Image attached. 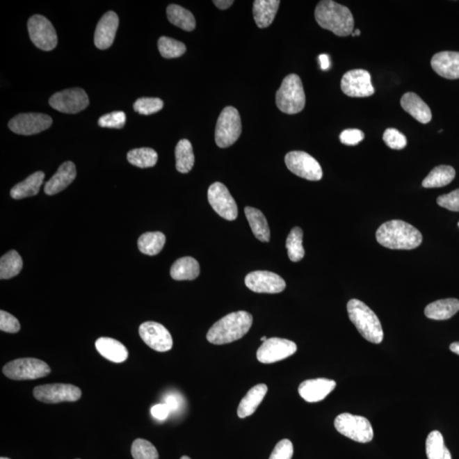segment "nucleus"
<instances>
[{"mask_svg":"<svg viewBox=\"0 0 459 459\" xmlns=\"http://www.w3.org/2000/svg\"><path fill=\"white\" fill-rule=\"evenodd\" d=\"M378 243L390 250H411L422 243L418 229L403 220H390L380 225L376 232Z\"/></svg>","mask_w":459,"mask_h":459,"instance_id":"1","label":"nucleus"},{"mask_svg":"<svg viewBox=\"0 0 459 459\" xmlns=\"http://www.w3.org/2000/svg\"><path fill=\"white\" fill-rule=\"evenodd\" d=\"M252 324L251 314L244 311L230 313L213 325L207 339L218 346L236 341L250 331Z\"/></svg>","mask_w":459,"mask_h":459,"instance_id":"2","label":"nucleus"},{"mask_svg":"<svg viewBox=\"0 0 459 459\" xmlns=\"http://www.w3.org/2000/svg\"><path fill=\"white\" fill-rule=\"evenodd\" d=\"M315 18L319 26L331 31L337 36L351 35L354 30V18L346 6L332 1L323 0L317 5Z\"/></svg>","mask_w":459,"mask_h":459,"instance_id":"3","label":"nucleus"},{"mask_svg":"<svg viewBox=\"0 0 459 459\" xmlns=\"http://www.w3.org/2000/svg\"><path fill=\"white\" fill-rule=\"evenodd\" d=\"M350 320L363 338L371 343L380 344L384 339V331L380 321L369 306L359 300H351L347 305Z\"/></svg>","mask_w":459,"mask_h":459,"instance_id":"4","label":"nucleus"},{"mask_svg":"<svg viewBox=\"0 0 459 459\" xmlns=\"http://www.w3.org/2000/svg\"><path fill=\"white\" fill-rule=\"evenodd\" d=\"M275 104L287 114H296L305 108V94L300 76L289 74L283 79L275 95Z\"/></svg>","mask_w":459,"mask_h":459,"instance_id":"5","label":"nucleus"},{"mask_svg":"<svg viewBox=\"0 0 459 459\" xmlns=\"http://www.w3.org/2000/svg\"><path fill=\"white\" fill-rule=\"evenodd\" d=\"M242 133V122L235 107L227 106L222 111L216 128V143L220 148L234 144Z\"/></svg>","mask_w":459,"mask_h":459,"instance_id":"6","label":"nucleus"},{"mask_svg":"<svg viewBox=\"0 0 459 459\" xmlns=\"http://www.w3.org/2000/svg\"><path fill=\"white\" fill-rule=\"evenodd\" d=\"M47 363L35 358L14 360L3 367V373L13 380H32L44 378L51 373Z\"/></svg>","mask_w":459,"mask_h":459,"instance_id":"7","label":"nucleus"},{"mask_svg":"<svg viewBox=\"0 0 459 459\" xmlns=\"http://www.w3.org/2000/svg\"><path fill=\"white\" fill-rule=\"evenodd\" d=\"M335 426L340 434L357 442H370L373 439L372 424L364 417L344 412L337 417Z\"/></svg>","mask_w":459,"mask_h":459,"instance_id":"8","label":"nucleus"},{"mask_svg":"<svg viewBox=\"0 0 459 459\" xmlns=\"http://www.w3.org/2000/svg\"><path fill=\"white\" fill-rule=\"evenodd\" d=\"M28 29L31 40L38 49L51 51L55 49L58 38L52 23L41 15H34L30 17Z\"/></svg>","mask_w":459,"mask_h":459,"instance_id":"9","label":"nucleus"},{"mask_svg":"<svg viewBox=\"0 0 459 459\" xmlns=\"http://www.w3.org/2000/svg\"><path fill=\"white\" fill-rule=\"evenodd\" d=\"M285 163L292 173L308 181L316 182L323 178L319 163L305 152H289L285 156Z\"/></svg>","mask_w":459,"mask_h":459,"instance_id":"10","label":"nucleus"},{"mask_svg":"<svg viewBox=\"0 0 459 459\" xmlns=\"http://www.w3.org/2000/svg\"><path fill=\"white\" fill-rule=\"evenodd\" d=\"M52 108L60 113L74 114L81 112L89 106L86 92L80 88L56 92L49 101Z\"/></svg>","mask_w":459,"mask_h":459,"instance_id":"11","label":"nucleus"},{"mask_svg":"<svg viewBox=\"0 0 459 459\" xmlns=\"http://www.w3.org/2000/svg\"><path fill=\"white\" fill-rule=\"evenodd\" d=\"M33 396L42 403L54 404L79 401L82 392L75 385L52 384L37 386L33 389Z\"/></svg>","mask_w":459,"mask_h":459,"instance_id":"12","label":"nucleus"},{"mask_svg":"<svg viewBox=\"0 0 459 459\" xmlns=\"http://www.w3.org/2000/svg\"><path fill=\"white\" fill-rule=\"evenodd\" d=\"M208 199L209 204L220 217L230 221L236 219L239 211L236 201L224 184H212L208 191Z\"/></svg>","mask_w":459,"mask_h":459,"instance_id":"13","label":"nucleus"},{"mask_svg":"<svg viewBox=\"0 0 459 459\" xmlns=\"http://www.w3.org/2000/svg\"><path fill=\"white\" fill-rule=\"evenodd\" d=\"M53 120L49 115L38 113L18 114L9 122V129L17 135L33 136L51 128Z\"/></svg>","mask_w":459,"mask_h":459,"instance_id":"14","label":"nucleus"},{"mask_svg":"<svg viewBox=\"0 0 459 459\" xmlns=\"http://www.w3.org/2000/svg\"><path fill=\"white\" fill-rule=\"evenodd\" d=\"M297 351L296 344L291 340L271 338L264 342L257 351L258 361L265 364L280 362Z\"/></svg>","mask_w":459,"mask_h":459,"instance_id":"15","label":"nucleus"},{"mask_svg":"<svg viewBox=\"0 0 459 459\" xmlns=\"http://www.w3.org/2000/svg\"><path fill=\"white\" fill-rule=\"evenodd\" d=\"M341 90L350 97H369L374 94L371 75L362 69L347 72L341 79Z\"/></svg>","mask_w":459,"mask_h":459,"instance_id":"16","label":"nucleus"},{"mask_svg":"<svg viewBox=\"0 0 459 459\" xmlns=\"http://www.w3.org/2000/svg\"><path fill=\"white\" fill-rule=\"evenodd\" d=\"M140 338L152 350L159 352L170 351L173 347V339L168 329L155 321H147L139 328Z\"/></svg>","mask_w":459,"mask_h":459,"instance_id":"17","label":"nucleus"},{"mask_svg":"<svg viewBox=\"0 0 459 459\" xmlns=\"http://www.w3.org/2000/svg\"><path fill=\"white\" fill-rule=\"evenodd\" d=\"M245 284L252 292L278 293L286 288V282L277 274L266 271H256L245 277Z\"/></svg>","mask_w":459,"mask_h":459,"instance_id":"18","label":"nucleus"},{"mask_svg":"<svg viewBox=\"0 0 459 459\" xmlns=\"http://www.w3.org/2000/svg\"><path fill=\"white\" fill-rule=\"evenodd\" d=\"M336 387V382L328 378H315L301 382L298 394L307 403H319L326 398Z\"/></svg>","mask_w":459,"mask_h":459,"instance_id":"19","label":"nucleus"},{"mask_svg":"<svg viewBox=\"0 0 459 459\" xmlns=\"http://www.w3.org/2000/svg\"><path fill=\"white\" fill-rule=\"evenodd\" d=\"M120 19L113 11H108L99 21L95 33V45L99 49H106L113 44Z\"/></svg>","mask_w":459,"mask_h":459,"instance_id":"20","label":"nucleus"},{"mask_svg":"<svg viewBox=\"0 0 459 459\" xmlns=\"http://www.w3.org/2000/svg\"><path fill=\"white\" fill-rule=\"evenodd\" d=\"M431 67L442 78L459 79V52L442 51L435 54L431 59Z\"/></svg>","mask_w":459,"mask_h":459,"instance_id":"21","label":"nucleus"},{"mask_svg":"<svg viewBox=\"0 0 459 459\" xmlns=\"http://www.w3.org/2000/svg\"><path fill=\"white\" fill-rule=\"evenodd\" d=\"M76 175L75 164L70 161L61 164L53 177L46 182L45 193L49 196L61 193L74 181Z\"/></svg>","mask_w":459,"mask_h":459,"instance_id":"22","label":"nucleus"},{"mask_svg":"<svg viewBox=\"0 0 459 459\" xmlns=\"http://www.w3.org/2000/svg\"><path fill=\"white\" fill-rule=\"evenodd\" d=\"M401 106L408 113L421 124H428L432 118L430 107L418 95L408 92L401 99Z\"/></svg>","mask_w":459,"mask_h":459,"instance_id":"23","label":"nucleus"},{"mask_svg":"<svg viewBox=\"0 0 459 459\" xmlns=\"http://www.w3.org/2000/svg\"><path fill=\"white\" fill-rule=\"evenodd\" d=\"M95 348L103 357L115 363L124 362L127 360V348L121 342L112 338L102 337L95 341Z\"/></svg>","mask_w":459,"mask_h":459,"instance_id":"24","label":"nucleus"},{"mask_svg":"<svg viewBox=\"0 0 459 459\" xmlns=\"http://www.w3.org/2000/svg\"><path fill=\"white\" fill-rule=\"evenodd\" d=\"M268 392V387L265 384H259L254 386L245 396L237 408V415L240 419L247 418L254 413L260 403H262Z\"/></svg>","mask_w":459,"mask_h":459,"instance_id":"25","label":"nucleus"},{"mask_svg":"<svg viewBox=\"0 0 459 459\" xmlns=\"http://www.w3.org/2000/svg\"><path fill=\"white\" fill-rule=\"evenodd\" d=\"M280 3L279 0H255L252 13L259 29H266L273 23Z\"/></svg>","mask_w":459,"mask_h":459,"instance_id":"26","label":"nucleus"},{"mask_svg":"<svg viewBox=\"0 0 459 459\" xmlns=\"http://www.w3.org/2000/svg\"><path fill=\"white\" fill-rule=\"evenodd\" d=\"M458 311L459 300L457 298H445L428 305L424 314L428 319L442 321L451 319Z\"/></svg>","mask_w":459,"mask_h":459,"instance_id":"27","label":"nucleus"},{"mask_svg":"<svg viewBox=\"0 0 459 459\" xmlns=\"http://www.w3.org/2000/svg\"><path fill=\"white\" fill-rule=\"evenodd\" d=\"M45 179V173L42 171L35 172L29 176L24 181L18 183L10 191V196L14 199H22L35 196L40 190Z\"/></svg>","mask_w":459,"mask_h":459,"instance_id":"28","label":"nucleus"},{"mask_svg":"<svg viewBox=\"0 0 459 459\" xmlns=\"http://www.w3.org/2000/svg\"><path fill=\"white\" fill-rule=\"evenodd\" d=\"M244 212L256 239L264 243L269 242L271 239L270 228L263 213L252 207H246Z\"/></svg>","mask_w":459,"mask_h":459,"instance_id":"29","label":"nucleus"},{"mask_svg":"<svg viewBox=\"0 0 459 459\" xmlns=\"http://www.w3.org/2000/svg\"><path fill=\"white\" fill-rule=\"evenodd\" d=\"M200 274V266L194 258L183 257L176 260L171 267V277L176 281L194 280Z\"/></svg>","mask_w":459,"mask_h":459,"instance_id":"30","label":"nucleus"},{"mask_svg":"<svg viewBox=\"0 0 459 459\" xmlns=\"http://www.w3.org/2000/svg\"><path fill=\"white\" fill-rule=\"evenodd\" d=\"M456 176V171L451 166H440L435 167L424 179V188H438L449 185Z\"/></svg>","mask_w":459,"mask_h":459,"instance_id":"31","label":"nucleus"},{"mask_svg":"<svg viewBox=\"0 0 459 459\" xmlns=\"http://www.w3.org/2000/svg\"><path fill=\"white\" fill-rule=\"evenodd\" d=\"M168 21L184 31L191 32L196 28V20L189 10L177 5H170L167 8Z\"/></svg>","mask_w":459,"mask_h":459,"instance_id":"32","label":"nucleus"},{"mask_svg":"<svg viewBox=\"0 0 459 459\" xmlns=\"http://www.w3.org/2000/svg\"><path fill=\"white\" fill-rule=\"evenodd\" d=\"M176 170L179 173L186 174L193 168L195 156L193 145L188 140L179 141L175 147Z\"/></svg>","mask_w":459,"mask_h":459,"instance_id":"33","label":"nucleus"},{"mask_svg":"<svg viewBox=\"0 0 459 459\" xmlns=\"http://www.w3.org/2000/svg\"><path fill=\"white\" fill-rule=\"evenodd\" d=\"M166 237L160 232H147L138 240V248L143 254L154 256L162 251Z\"/></svg>","mask_w":459,"mask_h":459,"instance_id":"34","label":"nucleus"},{"mask_svg":"<svg viewBox=\"0 0 459 459\" xmlns=\"http://www.w3.org/2000/svg\"><path fill=\"white\" fill-rule=\"evenodd\" d=\"M426 454L428 459H451L450 451L444 443L441 432H430L426 440Z\"/></svg>","mask_w":459,"mask_h":459,"instance_id":"35","label":"nucleus"},{"mask_svg":"<svg viewBox=\"0 0 459 459\" xmlns=\"http://www.w3.org/2000/svg\"><path fill=\"white\" fill-rule=\"evenodd\" d=\"M23 261L20 255L15 250H10L0 259V278L10 279L21 273Z\"/></svg>","mask_w":459,"mask_h":459,"instance_id":"36","label":"nucleus"},{"mask_svg":"<svg viewBox=\"0 0 459 459\" xmlns=\"http://www.w3.org/2000/svg\"><path fill=\"white\" fill-rule=\"evenodd\" d=\"M128 161L134 166L140 168H152L158 162V153L152 148L143 147L129 151Z\"/></svg>","mask_w":459,"mask_h":459,"instance_id":"37","label":"nucleus"},{"mask_svg":"<svg viewBox=\"0 0 459 459\" xmlns=\"http://www.w3.org/2000/svg\"><path fill=\"white\" fill-rule=\"evenodd\" d=\"M286 248L291 261L298 262L304 258L303 231L300 227H294L290 232L286 241Z\"/></svg>","mask_w":459,"mask_h":459,"instance_id":"38","label":"nucleus"},{"mask_svg":"<svg viewBox=\"0 0 459 459\" xmlns=\"http://www.w3.org/2000/svg\"><path fill=\"white\" fill-rule=\"evenodd\" d=\"M159 49L164 58H178L186 51V45L174 38L163 36L159 40Z\"/></svg>","mask_w":459,"mask_h":459,"instance_id":"39","label":"nucleus"},{"mask_svg":"<svg viewBox=\"0 0 459 459\" xmlns=\"http://www.w3.org/2000/svg\"><path fill=\"white\" fill-rule=\"evenodd\" d=\"M132 456L135 459H159L156 447L144 439H136L132 444Z\"/></svg>","mask_w":459,"mask_h":459,"instance_id":"40","label":"nucleus"},{"mask_svg":"<svg viewBox=\"0 0 459 459\" xmlns=\"http://www.w3.org/2000/svg\"><path fill=\"white\" fill-rule=\"evenodd\" d=\"M163 107V102L159 98H140L134 104L136 112L143 115L154 114L162 110Z\"/></svg>","mask_w":459,"mask_h":459,"instance_id":"41","label":"nucleus"},{"mask_svg":"<svg viewBox=\"0 0 459 459\" xmlns=\"http://www.w3.org/2000/svg\"><path fill=\"white\" fill-rule=\"evenodd\" d=\"M382 140L389 148L394 149V150H401L408 144L407 138L403 134L394 128L385 130L384 136H382Z\"/></svg>","mask_w":459,"mask_h":459,"instance_id":"42","label":"nucleus"},{"mask_svg":"<svg viewBox=\"0 0 459 459\" xmlns=\"http://www.w3.org/2000/svg\"><path fill=\"white\" fill-rule=\"evenodd\" d=\"M125 124L126 115L122 111L103 115L98 120V124L102 128L122 129Z\"/></svg>","mask_w":459,"mask_h":459,"instance_id":"43","label":"nucleus"},{"mask_svg":"<svg viewBox=\"0 0 459 459\" xmlns=\"http://www.w3.org/2000/svg\"><path fill=\"white\" fill-rule=\"evenodd\" d=\"M293 454V443L284 439L277 444L269 459H292Z\"/></svg>","mask_w":459,"mask_h":459,"instance_id":"44","label":"nucleus"},{"mask_svg":"<svg viewBox=\"0 0 459 459\" xmlns=\"http://www.w3.org/2000/svg\"><path fill=\"white\" fill-rule=\"evenodd\" d=\"M20 323L14 316L5 311L0 312V330L15 334L20 331Z\"/></svg>","mask_w":459,"mask_h":459,"instance_id":"45","label":"nucleus"},{"mask_svg":"<svg viewBox=\"0 0 459 459\" xmlns=\"http://www.w3.org/2000/svg\"><path fill=\"white\" fill-rule=\"evenodd\" d=\"M437 204L450 210V211H459V189L451 191L449 194L442 195L437 198Z\"/></svg>","mask_w":459,"mask_h":459,"instance_id":"46","label":"nucleus"},{"mask_svg":"<svg viewBox=\"0 0 459 459\" xmlns=\"http://www.w3.org/2000/svg\"><path fill=\"white\" fill-rule=\"evenodd\" d=\"M364 133L357 129H349L344 130L340 134L339 140L344 145H357L364 139Z\"/></svg>","mask_w":459,"mask_h":459,"instance_id":"47","label":"nucleus"},{"mask_svg":"<svg viewBox=\"0 0 459 459\" xmlns=\"http://www.w3.org/2000/svg\"><path fill=\"white\" fill-rule=\"evenodd\" d=\"M151 412L153 418L158 420H166L170 411L166 403H162L153 405Z\"/></svg>","mask_w":459,"mask_h":459,"instance_id":"48","label":"nucleus"},{"mask_svg":"<svg viewBox=\"0 0 459 459\" xmlns=\"http://www.w3.org/2000/svg\"><path fill=\"white\" fill-rule=\"evenodd\" d=\"M164 403L168 405L170 412L177 411L179 407V398L175 395H168L164 400Z\"/></svg>","mask_w":459,"mask_h":459,"instance_id":"49","label":"nucleus"},{"mask_svg":"<svg viewBox=\"0 0 459 459\" xmlns=\"http://www.w3.org/2000/svg\"><path fill=\"white\" fill-rule=\"evenodd\" d=\"M321 69V70H328L330 67V60H329V56L326 54H323L319 57Z\"/></svg>","mask_w":459,"mask_h":459,"instance_id":"50","label":"nucleus"},{"mask_svg":"<svg viewBox=\"0 0 459 459\" xmlns=\"http://www.w3.org/2000/svg\"><path fill=\"white\" fill-rule=\"evenodd\" d=\"M213 3L220 10H227L232 6L234 1H232V0H216V1H214Z\"/></svg>","mask_w":459,"mask_h":459,"instance_id":"51","label":"nucleus"},{"mask_svg":"<svg viewBox=\"0 0 459 459\" xmlns=\"http://www.w3.org/2000/svg\"><path fill=\"white\" fill-rule=\"evenodd\" d=\"M450 350L453 352V353L459 355V342H455L451 344Z\"/></svg>","mask_w":459,"mask_h":459,"instance_id":"52","label":"nucleus"},{"mask_svg":"<svg viewBox=\"0 0 459 459\" xmlns=\"http://www.w3.org/2000/svg\"><path fill=\"white\" fill-rule=\"evenodd\" d=\"M360 34H361V32H360V30L357 29L353 31V33H352V36L353 37L358 36L360 35Z\"/></svg>","mask_w":459,"mask_h":459,"instance_id":"53","label":"nucleus"},{"mask_svg":"<svg viewBox=\"0 0 459 459\" xmlns=\"http://www.w3.org/2000/svg\"><path fill=\"white\" fill-rule=\"evenodd\" d=\"M267 339H268L266 338V336H264V337H262L261 339H260V340H261V341H262L263 343H264V342H266Z\"/></svg>","mask_w":459,"mask_h":459,"instance_id":"54","label":"nucleus"},{"mask_svg":"<svg viewBox=\"0 0 459 459\" xmlns=\"http://www.w3.org/2000/svg\"><path fill=\"white\" fill-rule=\"evenodd\" d=\"M181 459H191V458L187 456H183Z\"/></svg>","mask_w":459,"mask_h":459,"instance_id":"55","label":"nucleus"},{"mask_svg":"<svg viewBox=\"0 0 459 459\" xmlns=\"http://www.w3.org/2000/svg\"><path fill=\"white\" fill-rule=\"evenodd\" d=\"M0 459H10V458H5V457H1V458H0Z\"/></svg>","mask_w":459,"mask_h":459,"instance_id":"56","label":"nucleus"},{"mask_svg":"<svg viewBox=\"0 0 459 459\" xmlns=\"http://www.w3.org/2000/svg\"><path fill=\"white\" fill-rule=\"evenodd\" d=\"M458 225H459V224H458Z\"/></svg>","mask_w":459,"mask_h":459,"instance_id":"57","label":"nucleus"}]
</instances>
